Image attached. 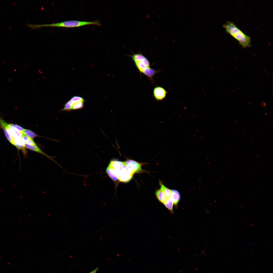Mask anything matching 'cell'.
Masks as SVG:
<instances>
[{
	"label": "cell",
	"mask_w": 273,
	"mask_h": 273,
	"mask_svg": "<svg viewBox=\"0 0 273 273\" xmlns=\"http://www.w3.org/2000/svg\"><path fill=\"white\" fill-rule=\"evenodd\" d=\"M223 26L226 32L237 40L243 48L251 46V37L245 34L233 22L228 21Z\"/></svg>",
	"instance_id": "cell-1"
},
{
	"label": "cell",
	"mask_w": 273,
	"mask_h": 273,
	"mask_svg": "<svg viewBox=\"0 0 273 273\" xmlns=\"http://www.w3.org/2000/svg\"><path fill=\"white\" fill-rule=\"evenodd\" d=\"M97 22L96 20L92 21H87L72 20L49 24H28L27 25L29 27L32 29H35L44 27L73 28L88 25H97Z\"/></svg>",
	"instance_id": "cell-2"
},
{
	"label": "cell",
	"mask_w": 273,
	"mask_h": 273,
	"mask_svg": "<svg viewBox=\"0 0 273 273\" xmlns=\"http://www.w3.org/2000/svg\"><path fill=\"white\" fill-rule=\"evenodd\" d=\"M131 57L136 67L140 73H142L146 68L150 67L149 60L143 55L136 53L131 55Z\"/></svg>",
	"instance_id": "cell-3"
},
{
	"label": "cell",
	"mask_w": 273,
	"mask_h": 273,
	"mask_svg": "<svg viewBox=\"0 0 273 273\" xmlns=\"http://www.w3.org/2000/svg\"><path fill=\"white\" fill-rule=\"evenodd\" d=\"M125 165V162H121L116 160H112L110 162L107 167L111 172L118 176L119 172Z\"/></svg>",
	"instance_id": "cell-4"
},
{
	"label": "cell",
	"mask_w": 273,
	"mask_h": 273,
	"mask_svg": "<svg viewBox=\"0 0 273 273\" xmlns=\"http://www.w3.org/2000/svg\"><path fill=\"white\" fill-rule=\"evenodd\" d=\"M134 174L125 165L118 175V180L121 182L126 183L131 180Z\"/></svg>",
	"instance_id": "cell-5"
},
{
	"label": "cell",
	"mask_w": 273,
	"mask_h": 273,
	"mask_svg": "<svg viewBox=\"0 0 273 273\" xmlns=\"http://www.w3.org/2000/svg\"><path fill=\"white\" fill-rule=\"evenodd\" d=\"M167 92L163 88L157 86L154 87L153 90V95L157 101H161L165 99Z\"/></svg>",
	"instance_id": "cell-6"
},
{
	"label": "cell",
	"mask_w": 273,
	"mask_h": 273,
	"mask_svg": "<svg viewBox=\"0 0 273 273\" xmlns=\"http://www.w3.org/2000/svg\"><path fill=\"white\" fill-rule=\"evenodd\" d=\"M125 163L126 167L131 170L134 174L142 171L141 164L135 161L128 160L125 162Z\"/></svg>",
	"instance_id": "cell-7"
},
{
	"label": "cell",
	"mask_w": 273,
	"mask_h": 273,
	"mask_svg": "<svg viewBox=\"0 0 273 273\" xmlns=\"http://www.w3.org/2000/svg\"><path fill=\"white\" fill-rule=\"evenodd\" d=\"M25 147L27 148L38 152L47 157L48 158L53 161L56 164L59 165V164H58L53 158L44 152L37 146L36 145H31L25 143Z\"/></svg>",
	"instance_id": "cell-8"
},
{
	"label": "cell",
	"mask_w": 273,
	"mask_h": 273,
	"mask_svg": "<svg viewBox=\"0 0 273 273\" xmlns=\"http://www.w3.org/2000/svg\"><path fill=\"white\" fill-rule=\"evenodd\" d=\"M171 194L170 198L175 207H177L178 203L180 199L179 192L176 190H171Z\"/></svg>",
	"instance_id": "cell-9"
},
{
	"label": "cell",
	"mask_w": 273,
	"mask_h": 273,
	"mask_svg": "<svg viewBox=\"0 0 273 273\" xmlns=\"http://www.w3.org/2000/svg\"><path fill=\"white\" fill-rule=\"evenodd\" d=\"M158 72V71L151 68L150 67L146 68L142 73L147 76L148 78L152 80V77Z\"/></svg>",
	"instance_id": "cell-10"
},
{
	"label": "cell",
	"mask_w": 273,
	"mask_h": 273,
	"mask_svg": "<svg viewBox=\"0 0 273 273\" xmlns=\"http://www.w3.org/2000/svg\"><path fill=\"white\" fill-rule=\"evenodd\" d=\"M155 194L158 200L163 204L164 203L167 199L163 192L160 189L157 190L156 191Z\"/></svg>",
	"instance_id": "cell-11"
},
{
	"label": "cell",
	"mask_w": 273,
	"mask_h": 273,
	"mask_svg": "<svg viewBox=\"0 0 273 273\" xmlns=\"http://www.w3.org/2000/svg\"><path fill=\"white\" fill-rule=\"evenodd\" d=\"M160 184L161 186L160 189L163 192L167 199L169 198L171 194V190L166 187L161 182H160Z\"/></svg>",
	"instance_id": "cell-12"
},
{
	"label": "cell",
	"mask_w": 273,
	"mask_h": 273,
	"mask_svg": "<svg viewBox=\"0 0 273 273\" xmlns=\"http://www.w3.org/2000/svg\"><path fill=\"white\" fill-rule=\"evenodd\" d=\"M163 204L171 213H173V203L170 198L167 199Z\"/></svg>",
	"instance_id": "cell-13"
},
{
	"label": "cell",
	"mask_w": 273,
	"mask_h": 273,
	"mask_svg": "<svg viewBox=\"0 0 273 273\" xmlns=\"http://www.w3.org/2000/svg\"><path fill=\"white\" fill-rule=\"evenodd\" d=\"M84 101L76 102L72 106L71 110L81 109L84 106Z\"/></svg>",
	"instance_id": "cell-14"
},
{
	"label": "cell",
	"mask_w": 273,
	"mask_h": 273,
	"mask_svg": "<svg viewBox=\"0 0 273 273\" xmlns=\"http://www.w3.org/2000/svg\"><path fill=\"white\" fill-rule=\"evenodd\" d=\"M22 133L32 138L38 136L33 131L27 129H24Z\"/></svg>",
	"instance_id": "cell-15"
},
{
	"label": "cell",
	"mask_w": 273,
	"mask_h": 273,
	"mask_svg": "<svg viewBox=\"0 0 273 273\" xmlns=\"http://www.w3.org/2000/svg\"><path fill=\"white\" fill-rule=\"evenodd\" d=\"M13 145H14L15 144L18 145L25 146V142L21 138H19L17 139H13Z\"/></svg>",
	"instance_id": "cell-16"
},
{
	"label": "cell",
	"mask_w": 273,
	"mask_h": 273,
	"mask_svg": "<svg viewBox=\"0 0 273 273\" xmlns=\"http://www.w3.org/2000/svg\"><path fill=\"white\" fill-rule=\"evenodd\" d=\"M3 129L4 133L6 137V138L13 145V138L10 136V135L8 133L6 129L3 127L2 128Z\"/></svg>",
	"instance_id": "cell-17"
},
{
	"label": "cell",
	"mask_w": 273,
	"mask_h": 273,
	"mask_svg": "<svg viewBox=\"0 0 273 273\" xmlns=\"http://www.w3.org/2000/svg\"><path fill=\"white\" fill-rule=\"evenodd\" d=\"M70 100L75 102H78L84 101L83 99L80 97L75 96L72 97Z\"/></svg>",
	"instance_id": "cell-18"
},
{
	"label": "cell",
	"mask_w": 273,
	"mask_h": 273,
	"mask_svg": "<svg viewBox=\"0 0 273 273\" xmlns=\"http://www.w3.org/2000/svg\"><path fill=\"white\" fill-rule=\"evenodd\" d=\"M11 125L21 133H22L24 129L22 127L16 124H11Z\"/></svg>",
	"instance_id": "cell-19"
},
{
	"label": "cell",
	"mask_w": 273,
	"mask_h": 273,
	"mask_svg": "<svg viewBox=\"0 0 273 273\" xmlns=\"http://www.w3.org/2000/svg\"><path fill=\"white\" fill-rule=\"evenodd\" d=\"M72 106L67 102L65 104V106L63 110H71Z\"/></svg>",
	"instance_id": "cell-20"
},
{
	"label": "cell",
	"mask_w": 273,
	"mask_h": 273,
	"mask_svg": "<svg viewBox=\"0 0 273 273\" xmlns=\"http://www.w3.org/2000/svg\"><path fill=\"white\" fill-rule=\"evenodd\" d=\"M99 268L98 267H97L94 270L92 271L89 273H96L97 271L98 270Z\"/></svg>",
	"instance_id": "cell-21"
},
{
	"label": "cell",
	"mask_w": 273,
	"mask_h": 273,
	"mask_svg": "<svg viewBox=\"0 0 273 273\" xmlns=\"http://www.w3.org/2000/svg\"><path fill=\"white\" fill-rule=\"evenodd\" d=\"M252 241H250L248 242V243L249 245H251L252 244Z\"/></svg>",
	"instance_id": "cell-22"
}]
</instances>
